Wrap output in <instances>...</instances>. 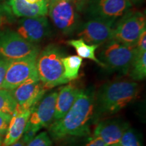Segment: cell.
Masks as SVG:
<instances>
[{"label": "cell", "mask_w": 146, "mask_h": 146, "mask_svg": "<svg viewBox=\"0 0 146 146\" xmlns=\"http://www.w3.org/2000/svg\"><path fill=\"white\" fill-rule=\"evenodd\" d=\"M72 1L77 12H83L86 8L88 0H73Z\"/></svg>", "instance_id": "cell-30"}, {"label": "cell", "mask_w": 146, "mask_h": 146, "mask_svg": "<svg viewBox=\"0 0 146 146\" xmlns=\"http://www.w3.org/2000/svg\"><path fill=\"white\" fill-rule=\"evenodd\" d=\"M129 76L133 81H142L146 76V52L137 53L129 69Z\"/></svg>", "instance_id": "cell-19"}, {"label": "cell", "mask_w": 146, "mask_h": 146, "mask_svg": "<svg viewBox=\"0 0 146 146\" xmlns=\"http://www.w3.org/2000/svg\"><path fill=\"white\" fill-rule=\"evenodd\" d=\"M141 1L142 0H130V1L132 3V4L133 3H139L141 2Z\"/></svg>", "instance_id": "cell-32"}, {"label": "cell", "mask_w": 146, "mask_h": 146, "mask_svg": "<svg viewBox=\"0 0 146 146\" xmlns=\"http://www.w3.org/2000/svg\"><path fill=\"white\" fill-rule=\"evenodd\" d=\"M77 10L72 1L50 0L48 14L52 23L65 35L74 33L81 25Z\"/></svg>", "instance_id": "cell-6"}, {"label": "cell", "mask_w": 146, "mask_h": 146, "mask_svg": "<svg viewBox=\"0 0 146 146\" xmlns=\"http://www.w3.org/2000/svg\"><path fill=\"white\" fill-rule=\"evenodd\" d=\"M64 53L60 47L50 44L39 52L36 59V72L47 90L68 83L64 74L62 59Z\"/></svg>", "instance_id": "cell-3"}, {"label": "cell", "mask_w": 146, "mask_h": 146, "mask_svg": "<svg viewBox=\"0 0 146 146\" xmlns=\"http://www.w3.org/2000/svg\"><path fill=\"white\" fill-rule=\"evenodd\" d=\"M50 0H8V4L16 17L34 18L45 16Z\"/></svg>", "instance_id": "cell-14"}, {"label": "cell", "mask_w": 146, "mask_h": 146, "mask_svg": "<svg viewBox=\"0 0 146 146\" xmlns=\"http://www.w3.org/2000/svg\"><path fill=\"white\" fill-rule=\"evenodd\" d=\"M10 60H5L0 57V89H2L3 81H4L5 73L9 65Z\"/></svg>", "instance_id": "cell-27"}, {"label": "cell", "mask_w": 146, "mask_h": 146, "mask_svg": "<svg viewBox=\"0 0 146 146\" xmlns=\"http://www.w3.org/2000/svg\"><path fill=\"white\" fill-rule=\"evenodd\" d=\"M76 35L86 43L94 45H102L113 39L114 25L99 18H89L79 25Z\"/></svg>", "instance_id": "cell-11"}, {"label": "cell", "mask_w": 146, "mask_h": 146, "mask_svg": "<svg viewBox=\"0 0 146 146\" xmlns=\"http://www.w3.org/2000/svg\"><path fill=\"white\" fill-rule=\"evenodd\" d=\"M95 94L91 88L81 89L64 116L53 122L49 127V133L54 139L89 134L91 122L95 117Z\"/></svg>", "instance_id": "cell-1"}, {"label": "cell", "mask_w": 146, "mask_h": 146, "mask_svg": "<svg viewBox=\"0 0 146 146\" xmlns=\"http://www.w3.org/2000/svg\"><path fill=\"white\" fill-rule=\"evenodd\" d=\"M15 17L8 3L0 2V27L13 24L16 21Z\"/></svg>", "instance_id": "cell-22"}, {"label": "cell", "mask_w": 146, "mask_h": 146, "mask_svg": "<svg viewBox=\"0 0 146 146\" xmlns=\"http://www.w3.org/2000/svg\"><path fill=\"white\" fill-rule=\"evenodd\" d=\"M136 48L138 52H146V29L140 35L137 42Z\"/></svg>", "instance_id": "cell-28"}, {"label": "cell", "mask_w": 146, "mask_h": 146, "mask_svg": "<svg viewBox=\"0 0 146 146\" xmlns=\"http://www.w3.org/2000/svg\"><path fill=\"white\" fill-rule=\"evenodd\" d=\"M16 32L29 43L37 44L51 34V27L45 16L21 18L17 22Z\"/></svg>", "instance_id": "cell-12"}, {"label": "cell", "mask_w": 146, "mask_h": 146, "mask_svg": "<svg viewBox=\"0 0 146 146\" xmlns=\"http://www.w3.org/2000/svg\"><path fill=\"white\" fill-rule=\"evenodd\" d=\"M81 90L71 84L60 88L56 99L54 122L61 119L68 112Z\"/></svg>", "instance_id": "cell-17"}, {"label": "cell", "mask_w": 146, "mask_h": 146, "mask_svg": "<svg viewBox=\"0 0 146 146\" xmlns=\"http://www.w3.org/2000/svg\"><path fill=\"white\" fill-rule=\"evenodd\" d=\"M118 143L120 146H141L137 136L130 129L125 131Z\"/></svg>", "instance_id": "cell-23"}, {"label": "cell", "mask_w": 146, "mask_h": 146, "mask_svg": "<svg viewBox=\"0 0 146 146\" xmlns=\"http://www.w3.org/2000/svg\"><path fill=\"white\" fill-rule=\"evenodd\" d=\"M145 29V16L141 12L130 10L115 23L113 39L129 46L136 47L139 37Z\"/></svg>", "instance_id": "cell-5"}, {"label": "cell", "mask_w": 146, "mask_h": 146, "mask_svg": "<svg viewBox=\"0 0 146 146\" xmlns=\"http://www.w3.org/2000/svg\"><path fill=\"white\" fill-rule=\"evenodd\" d=\"M107 145L100 137L93 136L85 146H106Z\"/></svg>", "instance_id": "cell-29"}, {"label": "cell", "mask_w": 146, "mask_h": 146, "mask_svg": "<svg viewBox=\"0 0 146 146\" xmlns=\"http://www.w3.org/2000/svg\"><path fill=\"white\" fill-rule=\"evenodd\" d=\"M130 0H88L85 12L89 18H99L115 25L131 10Z\"/></svg>", "instance_id": "cell-8"}, {"label": "cell", "mask_w": 146, "mask_h": 146, "mask_svg": "<svg viewBox=\"0 0 146 146\" xmlns=\"http://www.w3.org/2000/svg\"><path fill=\"white\" fill-rule=\"evenodd\" d=\"M137 53L136 47L129 46L112 39L102 44L98 52V60L104 68L127 74Z\"/></svg>", "instance_id": "cell-4"}, {"label": "cell", "mask_w": 146, "mask_h": 146, "mask_svg": "<svg viewBox=\"0 0 146 146\" xmlns=\"http://www.w3.org/2000/svg\"><path fill=\"white\" fill-rule=\"evenodd\" d=\"M39 47L29 43L14 31L5 29L0 31V57L8 60L21 59L39 54Z\"/></svg>", "instance_id": "cell-7"}, {"label": "cell", "mask_w": 146, "mask_h": 146, "mask_svg": "<svg viewBox=\"0 0 146 146\" xmlns=\"http://www.w3.org/2000/svg\"><path fill=\"white\" fill-rule=\"evenodd\" d=\"M70 1H73V0H70Z\"/></svg>", "instance_id": "cell-36"}, {"label": "cell", "mask_w": 146, "mask_h": 146, "mask_svg": "<svg viewBox=\"0 0 146 146\" xmlns=\"http://www.w3.org/2000/svg\"><path fill=\"white\" fill-rule=\"evenodd\" d=\"M31 112L32 110H27L23 112L14 111L5 133L2 146H10L21 139Z\"/></svg>", "instance_id": "cell-16"}, {"label": "cell", "mask_w": 146, "mask_h": 146, "mask_svg": "<svg viewBox=\"0 0 146 146\" xmlns=\"http://www.w3.org/2000/svg\"><path fill=\"white\" fill-rule=\"evenodd\" d=\"M47 89L40 81L38 75L31 78L16 88L11 90V94L16 102L15 111L23 112L33 110L42 99Z\"/></svg>", "instance_id": "cell-10"}, {"label": "cell", "mask_w": 146, "mask_h": 146, "mask_svg": "<svg viewBox=\"0 0 146 146\" xmlns=\"http://www.w3.org/2000/svg\"><path fill=\"white\" fill-rule=\"evenodd\" d=\"M52 141L50 136L45 131L35 137L27 146H52Z\"/></svg>", "instance_id": "cell-24"}, {"label": "cell", "mask_w": 146, "mask_h": 146, "mask_svg": "<svg viewBox=\"0 0 146 146\" xmlns=\"http://www.w3.org/2000/svg\"><path fill=\"white\" fill-rule=\"evenodd\" d=\"M38 55H32L21 59L10 60L2 89L11 91L31 78L38 75L36 67Z\"/></svg>", "instance_id": "cell-9"}, {"label": "cell", "mask_w": 146, "mask_h": 146, "mask_svg": "<svg viewBox=\"0 0 146 146\" xmlns=\"http://www.w3.org/2000/svg\"><path fill=\"white\" fill-rule=\"evenodd\" d=\"M12 115L4 112H0V136L5 135L8 130Z\"/></svg>", "instance_id": "cell-26"}, {"label": "cell", "mask_w": 146, "mask_h": 146, "mask_svg": "<svg viewBox=\"0 0 146 146\" xmlns=\"http://www.w3.org/2000/svg\"><path fill=\"white\" fill-rule=\"evenodd\" d=\"M16 108V102L11 91L6 89H0V112H4L12 115Z\"/></svg>", "instance_id": "cell-21"}, {"label": "cell", "mask_w": 146, "mask_h": 146, "mask_svg": "<svg viewBox=\"0 0 146 146\" xmlns=\"http://www.w3.org/2000/svg\"><path fill=\"white\" fill-rule=\"evenodd\" d=\"M83 59L78 56H69L62 59L64 74L68 81L78 78Z\"/></svg>", "instance_id": "cell-20"}, {"label": "cell", "mask_w": 146, "mask_h": 146, "mask_svg": "<svg viewBox=\"0 0 146 146\" xmlns=\"http://www.w3.org/2000/svg\"><path fill=\"white\" fill-rule=\"evenodd\" d=\"M58 91H54L43 97L32 110L29 122L34 125L49 127L53 122Z\"/></svg>", "instance_id": "cell-13"}, {"label": "cell", "mask_w": 146, "mask_h": 146, "mask_svg": "<svg viewBox=\"0 0 146 146\" xmlns=\"http://www.w3.org/2000/svg\"><path fill=\"white\" fill-rule=\"evenodd\" d=\"M139 87L136 82L121 80L108 82L95 94V114L110 116L121 110L137 98Z\"/></svg>", "instance_id": "cell-2"}, {"label": "cell", "mask_w": 146, "mask_h": 146, "mask_svg": "<svg viewBox=\"0 0 146 146\" xmlns=\"http://www.w3.org/2000/svg\"><path fill=\"white\" fill-rule=\"evenodd\" d=\"M10 146H27V144L21 139L17 142H16V143H14V144H12V145Z\"/></svg>", "instance_id": "cell-31"}, {"label": "cell", "mask_w": 146, "mask_h": 146, "mask_svg": "<svg viewBox=\"0 0 146 146\" xmlns=\"http://www.w3.org/2000/svg\"><path fill=\"white\" fill-rule=\"evenodd\" d=\"M106 146H120L119 143H113V144H110V145H108Z\"/></svg>", "instance_id": "cell-33"}, {"label": "cell", "mask_w": 146, "mask_h": 146, "mask_svg": "<svg viewBox=\"0 0 146 146\" xmlns=\"http://www.w3.org/2000/svg\"><path fill=\"white\" fill-rule=\"evenodd\" d=\"M2 137H1L0 136V146H1L2 145Z\"/></svg>", "instance_id": "cell-34"}, {"label": "cell", "mask_w": 146, "mask_h": 146, "mask_svg": "<svg viewBox=\"0 0 146 146\" xmlns=\"http://www.w3.org/2000/svg\"><path fill=\"white\" fill-rule=\"evenodd\" d=\"M129 125L120 120H108L102 121L95 128L94 137H100L106 145L120 141Z\"/></svg>", "instance_id": "cell-15"}, {"label": "cell", "mask_w": 146, "mask_h": 146, "mask_svg": "<svg viewBox=\"0 0 146 146\" xmlns=\"http://www.w3.org/2000/svg\"><path fill=\"white\" fill-rule=\"evenodd\" d=\"M66 43L67 44L75 49L76 54L79 57L93 60L100 66L104 67L101 62L96 56V51L100 45L89 44L82 39H71L67 41Z\"/></svg>", "instance_id": "cell-18"}, {"label": "cell", "mask_w": 146, "mask_h": 146, "mask_svg": "<svg viewBox=\"0 0 146 146\" xmlns=\"http://www.w3.org/2000/svg\"><path fill=\"white\" fill-rule=\"evenodd\" d=\"M41 129V128L39 127V126L33 125V124L30 123L28 121L26 127L25 129V131L23 132L21 139L27 145L35 137L36 133Z\"/></svg>", "instance_id": "cell-25"}, {"label": "cell", "mask_w": 146, "mask_h": 146, "mask_svg": "<svg viewBox=\"0 0 146 146\" xmlns=\"http://www.w3.org/2000/svg\"><path fill=\"white\" fill-rule=\"evenodd\" d=\"M3 1H5V0H0V2H2Z\"/></svg>", "instance_id": "cell-35"}]
</instances>
